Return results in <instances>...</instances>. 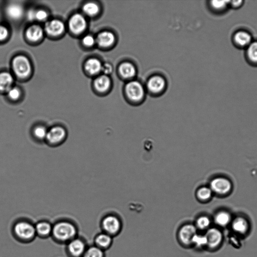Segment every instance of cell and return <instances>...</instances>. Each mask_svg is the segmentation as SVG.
I'll use <instances>...</instances> for the list:
<instances>
[{
    "mask_svg": "<svg viewBox=\"0 0 257 257\" xmlns=\"http://www.w3.org/2000/svg\"><path fill=\"white\" fill-rule=\"evenodd\" d=\"M77 234L76 226L71 222L60 221L53 225L52 235L59 242H67L75 238Z\"/></svg>",
    "mask_w": 257,
    "mask_h": 257,
    "instance_id": "6da1fadb",
    "label": "cell"
},
{
    "mask_svg": "<svg viewBox=\"0 0 257 257\" xmlns=\"http://www.w3.org/2000/svg\"><path fill=\"white\" fill-rule=\"evenodd\" d=\"M13 233L19 240L29 242L36 236L35 225L25 221L17 222L13 226Z\"/></svg>",
    "mask_w": 257,
    "mask_h": 257,
    "instance_id": "7a4b0ae2",
    "label": "cell"
},
{
    "mask_svg": "<svg viewBox=\"0 0 257 257\" xmlns=\"http://www.w3.org/2000/svg\"><path fill=\"white\" fill-rule=\"evenodd\" d=\"M66 137L65 128L61 126H56L48 129L45 141L50 145L57 146L62 144Z\"/></svg>",
    "mask_w": 257,
    "mask_h": 257,
    "instance_id": "3957f363",
    "label": "cell"
},
{
    "mask_svg": "<svg viewBox=\"0 0 257 257\" xmlns=\"http://www.w3.org/2000/svg\"><path fill=\"white\" fill-rule=\"evenodd\" d=\"M101 225L105 233L112 236L119 233L122 225L121 221L117 217L108 216L102 220Z\"/></svg>",
    "mask_w": 257,
    "mask_h": 257,
    "instance_id": "277c9868",
    "label": "cell"
},
{
    "mask_svg": "<svg viewBox=\"0 0 257 257\" xmlns=\"http://www.w3.org/2000/svg\"><path fill=\"white\" fill-rule=\"evenodd\" d=\"M13 66L15 73L19 77H27L31 73V64L29 60L25 57L18 56L15 58L13 61Z\"/></svg>",
    "mask_w": 257,
    "mask_h": 257,
    "instance_id": "5b68a950",
    "label": "cell"
},
{
    "mask_svg": "<svg viewBox=\"0 0 257 257\" xmlns=\"http://www.w3.org/2000/svg\"><path fill=\"white\" fill-rule=\"evenodd\" d=\"M196 234V226L192 224H187L179 229L178 237L183 245L188 246L192 245V240Z\"/></svg>",
    "mask_w": 257,
    "mask_h": 257,
    "instance_id": "8992f818",
    "label": "cell"
},
{
    "mask_svg": "<svg viewBox=\"0 0 257 257\" xmlns=\"http://www.w3.org/2000/svg\"><path fill=\"white\" fill-rule=\"evenodd\" d=\"M87 249L85 242L76 238L69 242L67 246V252L71 257H82Z\"/></svg>",
    "mask_w": 257,
    "mask_h": 257,
    "instance_id": "52a82bcc",
    "label": "cell"
},
{
    "mask_svg": "<svg viewBox=\"0 0 257 257\" xmlns=\"http://www.w3.org/2000/svg\"><path fill=\"white\" fill-rule=\"evenodd\" d=\"M127 94L130 99L139 101L144 96V90L142 85L137 81L128 83L126 88Z\"/></svg>",
    "mask_w": 257,
    "mask_h": 257,
    "instance_id": "ba28073f",
    "label": "cell"
},
{
    "mask_svg": "<svg viewBox=\"0 0 257 257\" xmlns=\"http://www.w3.org/2000/svg\"><path fill=\"white\" fill-rule=\"evenodd\" d=\"M70 30L75 34H79L85 31L87 27V23L85 18L80 14H75L69 21Z\"/></svg>",
    "mask_w": 257,
    "mask_h": 257,
    "instance_id": "9c48e42d",
    "label": "cell"
},
{
    "mask_svg": "<svg viewBox=\"0 0 257 257\" xmlns=\"http://www.w3.org/2000/svg\"><path fill=\"white\" fill-rule=\"evenodd\" d=\"M211 188L217 193L225 194L228 192L231 188V185L227 179L223 178H218L211 183Z\"/></svg>",
    "mask_w": 257,
    "mask_h": 257,
    "instance_id": "30bf717a",
    "label": "cell"
},
{
    "mask_svg": "<svg viewBox=\"0 0 257 257\" xmlns=\"http://www.w3.org/2000/svg\"><path fill=\"white\" fill-rule=\"evenodd\" d=\"M45 29L46 32L49 35L58 36L64 32V25L62 22L55 20L47 23Z\"/></svg>",
    "mask_w": 257,
    "mask_h": 257,
    "instance_id": "8fae6325",
    "label": "cell"
},
{
    "mask_svg": "<svg viewBox=\"0 0 257 257\" xmlns=\"http://www.w3.org/2000/svg\"><path fill=\"white\" fill-rule=\"evenodd\" d=\"M36 235L46 238L52 235L53 225L46 221H41L35 225Z\"/></svg>",
    "mask_w": 257,
    "mask_h": 257,
    "instance_id": "7c38bea8",
    "label": "cell"
},
{
    "mask_svg": "<svg viewBox=\"0 0 257 257\" xmlns=\"http://www.w3.org/2000/svg\"><path fill=\"white\" fill-rule=\"evenodd\" d=\"M205 236L207 239V245L211 248H215L218 246L222 239L220 231L215 228L210 229Z\"/></svg>",
    "mask_w": 257,
    "mask_h": 257,
    "instance_id": "4fadbf2b",
    "label": "cell"
},
{
    "mask_svg": "<svg viewBox=\"0 0 257 257\" xmlns=\"http://www.w3.org/2000/svg\"><path fill=\"white\" fill-rule=\"evenodd\" d=\"M165 81L160 76L152 77L148 82L149 90L154 93H158L162 91L165 86Z\"/></svg>",
    "mask_w": 257,
    "mask_h": 257,
    "instance_id": "5bb4252c",
    "label": "cell"
},
{
    "mask_svg": "<svg viewBox=\"0 0 257 257\" xmlns=\"http://www.w3.org/2000/svg\"><path fill=\"white\" fill-rule=\"evenodd\" d=\"M234 39L236 44L241 47H247L253 42L251 34L245 31L237 32Z\"/></svg>",
    "mask_w": 257,
    "mask_h": 257,
    "instance_id": "9a60e30c",
    "label": "cell"
},
{
    "mask_svg": "<svg viewBox=\"0 0 257 257\" xmlns=\"http://www.w3.org/2000/svg\"><path fill=\"white\" fill-rule=\"evenodd\" d=\"M96 41L100 46L108 47L115 42V37L113 33L106 32L100 33L97 36Z\"/></svg>",
    "mask_w": 257,
    "mask_h": 257,
    "instance_id": "2e32d148",
    "label": "cell"
},
{
    "mask_svg": "<svg viewBox=\"0 0 257 257\" xmlns=\"http://www.w3.org/2000/svg\"><path fill=\"white\" fill-rule=\"evenodd\" d=\"M112 241V236L105 233L98 234L95 238L96 246L101 250L108 249Z\"/></svg>",
    "mask_w": 257,
    "mask_h": 257,
    "instance_id": "e0dca14e",
    "label": "cell"
},
{
    "mask_svg": "<svg viewBox=\"0 0 257 257\" xmlns=\"http://www.w3.org/2000/svg\"><path fill=\"white\" fill-rule=\"evenodd\" d=\"M95 86L99 92H106L111 86V80L107 75H101L96 80Z\"/></svg>",
    "mask_w": 257,
    "mask_h": 257,
    "instance_id": "ac0fdd59",
    "label": "cell"
},
{
    "mask_svg": "<svg viewBox=\"0 0 257 257\" xmlns=\"http://www.w3.org/2000/svg\"><path fill=\"white\" fill-rule=\"evenodd\" d=\"M119 71L122 76L126 79L133 78L136 74L135 67L129 63L122 64L120 66Z\"/></svg>",
    "mask_w": 257,
    "mask_h": 257,
    "instance_id": "d6986e66",
    "label": "cell"
},
{
    "mask_svg": "<svg viewBox=\"0 0 257 257\" xmlns=\"http://www.w3.org/2000/svg\"><path fill=\"white\" fill-rule=\"evenodd\" d=\"M13 82V77L10 73L4 72L0 74V90L9 91L11 89Z\"/></svg>",
    "mask_w": 257,
    "mask_h": 257,
    "instance_id": "ffe728a7",
    "label": "cell"
},
{
    "mask_svg": "<svg viewBox=\"0 0 257 257\" xmlns=\"http://www.w3.org/2000/svg\"><path fill=\"white\" fill-rule=\"evenodd\" d=\"M43 31L38 26L34 25L30 28L27 32V37L32 41H37L43 36Z\"/></svg>",
    "mask_w": 257,
    "mask_h": 257,
    "instance_id": "44dd1931",
    "label": "cell"
},
{
    "mask_svg": "<svg viewBox=\"0 0 257 257\" xmlns=\"http://www.w3.org/2000/svg\"><path fill=\"white\" fill-rule=\"evenodd\" d=\"M102 66L100 62L95 59L89 60L86 64L87 71L92 74H95L102 70Z\"/></svg>",
    "mask_w": 257,
    "mask_h": 257,
    "instance_id": "7402d4cb",
    "label": "cell"
},
{
    "mask_svg": "<svg viewBox=\"0 0 257 257\" xmlns=\"http://www.w3.org/2000/svg\"><path fill=\"white\" fill-rule=\"evenodd\" d=\"M7 12L8 16L12 19H18L22 16L23 10L20 6L14 4L10 5L8 7Z\"/></svg>",
    "mask_w": 257,
    "mask_h": 257,
    "instance_id": "603a6c76",
    "label": "cell"
},
{
    "mask_svg": "<svg viewBox=\"0 0 257 257\" xmlns=\"http://www.w3.org/2000/svg\"><path fill=\"white\" fill-rule=\"evenodd\" d=\"M47 128L43 125H38L33 130L34 137L39 141L45 140L48 133Z\"/></svg>",
    "mask_w": 257,
    "mask_h": 257,
    "instance_id": "cb8c5ba5",
    "label": "cell"
},
{
    "mask_svg": "<svg viewBox=\"0 0 257 257\" xmlns=\"http://www.w3.org/2000/svg\"><path fill=\"white\" fill-rule=\"evenodd\" d=\"M247 48V55L249 61L257 64V41L252 42Z\"/></svg>",
    "mask_w": 257,
    "mask_h": 257,
    "instance_id": "d4e9b609",
    "label": "cell"
},
{
    "mask_svg": "<svg viewBox=\"0 0 257 257\" xmlns=\"http://www.w3.org/2000/svg\"><path fill=\"white\" fill-rule=\"evenodd\" d=\"M233 228L236 232L240 233H245L248 229V224L243 218L236 219L233 224Z\"/></svg>",
    "mask_w": 257,
    "mask_h": 257,
    "instance_id": "484cf974",
    "label": "cell"
},
{
    "mask_svg": "<svg viewBox=\"0 0 257 257\" xmlns=\"http://www.w3.org/2000/svg\"><path fill=\"white\" fill-rule=\"evenodd\" d=\"M82 257H104L103 250L96 246L87 248Z\"/></svg>",
    "mask_w": 257,
    "mask_h": 257,
    "instance_id": "4316f807",
    "label": "cell"
},
{
    "mask_svg": "<svg viewBox=\"0 0 257 257\" xmlns=\"http://www.w3.org/2000/svg\"><path fill=\"white\" fill-rule=\"evenodd\" d=\"M230 220V217L228 214L225 212H221L218 214L216 217V222L220 225L225 226L227 225Z\"/></svg>",
    "mask_w": 257,
    "mask_h": 257,
    "instance_id": "83f0119b",
    "label": "cell"
},
{
    "mask_svg": "<svg viewBox=\"0 0 257 257\" xmlns=\"http://www.w3.org/2000/svg\"><path fill=\"white\" fill-rule=\"evenodd\" d=\"M192 244L198 248L207 245L208 242L206 236L196 234L192 240Z\"/></svg>",
    "mask_w": 257,
    "mask_h": 257,
    "instance_id": "f1b7e54d",
    "label": "cell"
},
{
    "mask_svg": "<svg viewBox=\"0 0 257 257\" xmlns=\"http://www.w3.org/2000/svg\"><path fill=\"white\" fill-rule=\"evenodd\" d=\"M83 10L87 15L89 16H94L98 13L99 8L96 4L89 3L84 6Z\"/></svg>",
    "mask_w": 257,
    "mask_h": 257,
    "instance_id": "f546056e",
    "label": "cell"
},
{
    "mask_svg": "<svg viewBox=\"0 0 257 257\" xmlns=\"http://www.w3.org/2000/svg\"><path fill=\"white\" fill-rule=\"evenodd\" d=\"M211 222L210 219L207 217H201L199 218L196 222V227L201 230L207 228Z\"/></svg>",
    "mask_w": 257,
    "mask_h": 257,
    "instance_id": "4dcf8cb0",
    "label": "cell"
},
{
    "mask_svg": "<svg viewBox=\"0 0 257 257\" xmlns=\"http://www.w3.org/2000/svg\"><path fill=\"white\" fill-rule=\"evenodd\" d=\"M230 1H213L211 2V7L216 11L221 12L225 10L228 3Z\"/></svg>",
    "mask_w": 257,
    "mask_h": 257,
    "instance_id": "1f68e13d",
    "label": "cell"
},
{
    "mask_svg": "<svg viewBox=\"0 0 257 257\" xmlns=\"http://www.w3.org/2000/svg\"><path fill=\"white\" fill-rule=\"evenodd\" d=\"M212 195L211 190L207 188H202L197 192L198 197L202 200L208 199Z\"/></svg>",
    "mask_w": 257,
    "mask_h": 257,
    "instance_id": "d6a6232c",
    "label": "cell"
},
{
    "mask_svg": "<svg viewBox=\"0 0 257 257\" xmlns=\"http://www.w3.org/2000/svg\"><path fill=\"white\" fill-rule=\"evenodd\" d=\"M20 93L17 88L10 89L8 91L9 96L13 99H17L19 98Z\"/></svg>",
    "mask_w": 257,
    "mask_h": 257,
    "instance_id": "836d02e7",
    "label": "cell"
},
{
    "mask_svg": "<svg viewBox=\"0 0 257 257\" xmlns=\"http://www.w3.org/2000/svg\"><path fill=\"white\" fill-rule=\"evenodd\" d=\"M47 17V13L43 10H39L36 11L35 13V19L39 21H43L45 20Z\"/></svg>",
    "mask_w": 257,
    "mask_h": 257,
    "instance_id": "e575fe53",
    "label": "cell"
},
{
    "mask_svg": "<svg viewBox=\"0 0 257 257\" xmlns=\"http://www.w3.org/2000/svg\"><path fill=\"white\" fill-rule=\"evenodd\" d=\"M83 42L86 45L91 46L94 44L95 40L92 36L87 35L84 38Z\"/></svg>",
    "mask_w": 257,
    "mask_h": 257,
    "instance_id": "d590c367",
    "label": "cell"
},
{
    "mask_svg": "<svg viewBox=\"0 0 257 257\" xmlns=\"http://www.w3.org/2000/svg\"><path fill=\"white\" fill-rule=\"evenodd\" d=\"M8 32L7 30L3 27L0 26V40H3L5 39L8 36Z\"/></svg>",
    "mask_w": 257,
    "mask_h": 257,
    "instance_id": "8d00e7d4",
    "label": "cell"
},
{
    "mask_svg": "<svg viewBox=\"0 0 257 257\" xmlns=\"http://www.w3.org/2000/svg\"><path fill=\"white\" fill-rule=\"evenodd\" d=\"M102 70L106 74H108L112 72V67L109 64H106L104 66H102Z\"/></svg>",
    "mask_w": 257,
    "mask_h": 257,
    "instance_id": "74e56055",
    "label": "cell"
},
{
    "mask_svg": "<svg viewBox=\"0 0 257 257\" xmlns=\"http://www.w3.org/2000/svg\"><path fill=\"white\" fill-rule=\"evenodd\" d=\"M35 13L36 11L33 10H31L29 12L28 17L30 20L35 19Z\"/></svg>",
    "mask_w": 257,
    "mask_h": 257,
    "instance_id": "f35d334b",
    "label": "cell"
},
{
    "mask_svg": "<svg viewBox=\"0 0 257 257\" xmlns=\"http://www.w3.org/2000/svg\"><path fill=\"white\" fill-rule=\"evenodd\" d=\"M231 3V5L233 8H238L241 6V5L242 4L243 1H232L230 2Z\"/></svg>",
    "mask_w": 257,
    "mask_h": 257,
    "instance_id": "ab89813d",
    "label": "cell"
}]
</instances>
